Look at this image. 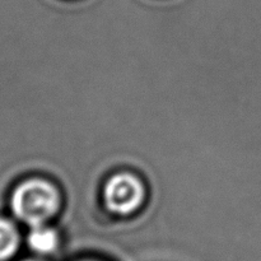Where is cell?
<instances>
[{"label": "cell", "mask_w": 261, "mask_h": 261, "mask_svg": "<svg viewBox=\"0 0 261 261\" xmlns=\"http://www.w3.org/2000/svg\"><path fill=\"white\" fill-rule=\"evenodd\" d=\"M10 206L19 221L31 227L45 224L56 213L59 194L51 184L43 180H28L14 189Z\"/></svg>", "instance_id": "6da1fadb"}, {"label": "cell", "mask_w": 261, "mask_h": 261, "mask_svg": "<svg viewBox=\"0 0 261 261\" xmlns=\"http://www.w3.org/2000/svg\"><path fill=\"white\" fill-rule=\"evenodd\" d=\"M22 261H46V260L37 259V257H32V259H25V260H22Z\"/></svg>", "instance_id": "5b68a950"}, {"label": "cell", "mask_w": 261, "mask_h": 261, "mask_svg": "<svg viewBox=\"0 0 261 261\" xmlns=\"http://www.w3.org/2000/svg\"><path fill=\"white\" fill-rule=\"evenodd\" d=\"M82 261H96V260H82Z\"/></svg>", "instance_id": "8992f818"}, {"label": "cell", "mask_w": 261, "mask_h": 261, "mask_svg": "<svg viewBox=\"0 0 261 261\" xmlns=\"http://www.w3.org/2000/svg\"><path fill=\"white\" fill-rule=\"evenodd\" d=\"M144 198L140 181L130 173L112 176L105 188L107 208L117 214H130L139 208Z\"/></svg>", "instance_id": "7a4b0ae2"}, {"label": "cell", "mask_w": 261, "mask_h": 261, "mask_svg": "<svg viewBox=\"0 0 261 261\" xmlns=\"http://www.w3.org/2000/svg\"><path fill=\"white\" fill-rule=\"evenodd\" d=\"M28 246L32 251L38 255L53 254L59 245V237L54 229L48 228L45 224L35 226L31 229L27 237Z\"/></svg>", "instance_id": "3957f363"}, {"label": "cell", "mask_w": 261, "mask_h": 261, "mask_svg": "<svg viewBox=\"0 0 261 261\" xmlns=\"http://www.w3.org/2000/svg\"><path fill=\"white\" fill-rule=\"evenodd\" d=\"M20 237L17 227L9 219L0 217V261L12 259L19 249Z\"/></svg>", "instance_id": "277c9868"}]
</instances>
